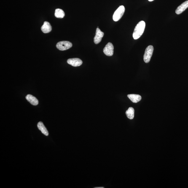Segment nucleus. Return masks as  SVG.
<instances>
[{
	"label": "nucleus",
	"instance_id": "1",
	"mask_svg": "<svg viewBox=\"0 0 188 188\" xmlns=\"http://www.w3.org/2000/svg\"><path fill=\"white\" fill-rule=\"evenodd\" d=\"M145 26V22L143 21L139 22L133 31V37L134 39H137L141 37L144 32Z\"/></svg>",
	"mask_w": 188,
	"mask_h": 188
},
{
	"label": "nucleus",
	"instance_id": "2",
	"mask_svg": "<svg viewBox=\"0 0 188 188\" xmlns=\"http://www.w3.org/2000/svg\"><path fill=\"white\" fill-rule=\"evenodd\" d=\"M125 11V7L121 5L116 9L113 15V20L115 21H117L120 19L123 15Z\"/></svg>",
	"mask_w": 188,
	"mask_h": 188
},
{
	"label": "nucleus",
	"instance_id": "3",
	"mask_svg": "<svg viewBox=\"0 0 188 188\" xmlns=\"http://www.w3.org/2000/svg\"><path fill=\"white\" fill-rule=\"evenodd\" d=\"M154 47L152 45H149L146 48L144 55V61L146 63H149L153 52Z\"/></svg>",
	"mask_w": 188,
	"mask_h": 188
},
{
	"label": "nucleus",
	"instance_id": "4",
	"mask_svg": "<svg viewBox=\"0 0 188 188\" xmlns=\"http://www.w3.org/2000/svg\"><path fill=\"white\" fill-rule=\"evenodd\" d=\"M72 47V43L67 41H61V42H58L56 45L57 48L60 51L68 50Z\"/></svg>",
	"mask_w": 188,
	"mask_h": 188
},
{
	"label": "nucleus",
	"instance_id": "5",
	"mask_svg": "<svg viewBox=\"0 0 188 188\" xmlns=\"http://www.w3.org/2000/svg\"><path fill=\"white\" fill-rule=\"evenodd\" d=\"M114 46L111 43H108L103 50L105 55L108 56H111L114 54Z\"/></svg>",
	"mask_w": 188,
	"mask_h": 188
},
{
	"label": "nucleus",
	"instance_id": "6",
	"mask_svg": "<svg viewBox=\"0 0 188 188\" xmlns=\"http://www.w3.org/2000/svg\"><path fill=\"white\" fill-rule=\"evenodd\" d=\"M103 36H104V33L101 31L99 28H97L95 35L94 39L95 43L97 44L101 42Z\"/></svg>",
	"mask_w": 188,
	"mask_h": 188
},
{
	"label": "nucleus",
	"instance_id": "7",
	"mask_svg": "<svg viewBox=\"0 0 188 188\" xmlns=\"http://www.w3.org/2000/svg\"><path fill=\"white\" fill-rule=\"evenodd\" d=\"M67 63L73 66L76 67L81 66L83 62L80 59L77 58L69 59L67 61Z\"/></svg>",
	"mask_w": 188,
	"mask_h": 188
},
{
	"label": "nucleus",
	"instance_id": "8",
	"mask_svg": "<svg viewBox=\"0 0 188 188\" xmlns=\"http://www.w3.org/2000/svg\"><path fill=\"white\" fill-rule=\"evenodd\" d=\"M188 7V1H185L178 6L176 9V13L177 14H180L185 11Z\"/></svg>",
	"mask_w": 188,
	"mask_h": 188
},
{
	"label": "nucleus",
	"instance_id": "9",
	"mask_svg": "<svg viewBox=\"0 0 188 188\" xmlns=\"http://www.w3.org/2000/svg\"><path fill=\"white\" fill-rule=\"evenodd\" d=\"M52 27L49 22L45 21L41 27V30L44 33H48L52 31Z\"/></svg>",
	"mask_w": 188,
	"mask_h": 188
},
{
	"label": "nucleus",
	"instance_id": "10",
	"mask_svg": "<svg viewBox=\"0 0 188 188\" xmlns=\"http://www.w3.org/2000/svg\"><path fill=\"white\" fill-rule=\"evenodd\" d=\"M25 98L31 104L34 106H36L39 104V101L37 99L32 95H28L25 97Z\"/></svg>",
	"mask_w": 188,
	"mask_h": 188
},
{
	"label": "nucleus",
	"instance_id": "11",
	"mask_svg": "<svg viewBox=\"0 0 188 188\" xmlns=\"http://www.w3.org/2000/svg\"><path fill=\"white\" fill-rule=\"evenodd\" d=\"M127 97L133 103H137L141 99V95L136 94H130L127 95Z\"/></svg>",
	"mask_w": 188,
	"mask_h": 188
},
{
	"label": "nucleus",
	"instance_id": "12",
	"mask_svg": "<svg viewBox=\"0 0 188 188\" xmlns=\"http://www.w3.org/2000/svg\"><path fill=\"white\" fill-rule=\"evenodd\" d=\"M37 127L42 132L43 134L46 136H48L49 134L48 131L42 122H39L38 123Z\"/></svg>",
	"mask_w": 188,
	"mask_h": 188
},
{
	"label": "nucleus",
	"instance_id": "13",
	"mask_svg": "<svg viewBox=\"0 0 188 188\" xmlns=\"http://www.w3.org/2000/svg\"><path fill=\"white\" fill-rule=\"evenodd\" d=\"M135 110L133 107H130L126 112V114L127 118L130 119H133L134 117Z\"/></svg>",
	"mask_w": 188,
	"mask_h": 188
},
{
	"label": "nucleus",
	"instance_id": "14",
	"mask_svg": "<svg viewBox=\"0 0 188 188\" xmlns=\"http://www.w3.org/2000/svg\"><path fill=\"white\" fill-rule=\"evenodd\" d=\"M65 15L64 12L62 9H55V16L57 18H63Z\"/></svg>",
	"mask_w": 188,
	"mask_h": 188
},
{
	"label": "nucleus",
	"instance_id": "15",
	"mask_svg": "<svg viewBox=\"0 0 188 188\" xmlns=\"http://www.w3.org/2000/svg\"><path fill=\"white\" fill-rule=\"evenodd\" d=\"M104 187H95V188H103Z\"/></svg>",
	"mask_w": 188,
	"mask_h": 188
},
{
	"label": "nucleus",
	"instance_id": "16",
	"mask_svg": "<svg viewBox=\"0 0 188 188\" xmlns=\"http://www.w3.org/2000/svg\"><path fill=\"white\" fill-rule=\"evenodd\" d=\"M148 1H154V0H148Z\"/></svg>",
	"mask_w": 188,
	"mask_h": 188
}]
</instances>
